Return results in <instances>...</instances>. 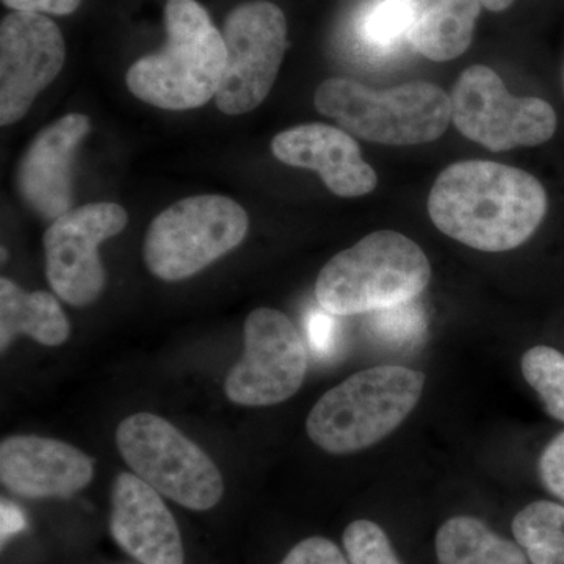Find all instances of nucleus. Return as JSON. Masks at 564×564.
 I'll use <instances>...</instances> for the list:
<instances>
[{
	"label": "nucleus",
	"instance_id": "7ed1b4c3",
	"mask_svg": "<svg viewBox=\"0 0 564 564\" xmlns=\"http://www.w3.org/2000/svg\"><path fill=\"white\" fill-rule=\"evenodd\" d=\"M430 280L432 265L414 240L395 231H378L323 267L315 299L337 317L370 314L413 302Z\"/></svg>",
	"mask_w": 564,
	"mask_h": 564
},
{
	"label": "nucleus",
	"instance_id": "20e7f679",
	"mask_svg": "<svg viewBox=\"0 0 564 564\" xmlns=\"http://www.w3.org/2000/svg\"><path fill=\"white\" fill-rule=\"evenodd\" d=\"M425 375L402 366L362 370L325 393L307 415L311 441L333 455L355 454L380 443L408 417Z\"/></svg>",
	"mask_w": 564,
	"mask_h": 564
},
{
	"label": "nucleus",
	"instance_id": "f257e3e1",
	"mask_svg": "<svg viewBox=\"0 0 564 564\" xmlns=\"http://www.w3.org/2000/svg\"><path fill=\"white\" fill-rule=\"evenodd\" d=\"M547 212L543 184L514 166L464 161L434 181L429 214L456 242L486 252L514 250L540 228Z\"/></svg>",
	"mask_w": 564,
	"mask_h": 564
},
{
	"label": "nucleus",
	"instance_id": "a211bd4d",
	"mask_svg": "<svg viewBox=\"0 0 564 564\" xmlns=\"http://www.w3.org/2000/svg\"><path fill=\"white\" fill-rule=\"evenodd\" d=\"M480 10L481 0H436L415 21L411 44L430 61H454L473 43Z\"/></svg>",
	"mask_w": 564,
	"mask_h": 564
},
{
	"label": "nucleus",
	"instance_id": "39448f33",
	"mask_svg": "<svg viewBox=\"0 0 564 564\" xmlns=\"http://www.w3.org/2000/svg\"><path fill=\"white\" fill-rule=\"evenodd\" d=\"M314 102L352 135L388 147L430 143L452 120L451 98L430 82L380 91L355 80L329 79L317 88Z\"/></svg>",
	"mask_w": 564,
	"mask_h": 564
},
{
	"label": "nucleus",
	"instance_id": "cd10ccee",
	"mask_svg": "<svg viewBox=\"0 0 564 564\" xmlns=\"http://www.w3.org/2000/svg\"><path fill=\"white\" fill-rule=\"evenodd\" d=\"M7 7L14 11H29V13H51L65 17L79 9L82 0H2Z\"/></svg>",
	"mask_w": 564,
	"mask_h": 564
},
{
	"label": "nucleus",
	"instance_id": "c756f323",
	"mask_svg": "<svg viewBox=\"0 0 564 564\" xmlns=\"http://www.w3.org/2000/svg\"><path fill=\"white\" fill-rule=\"evenodd\" d=\"M514 0H481V6L491 11H503L513 6Z\"/></svg>",
	"mask_w": 564,
	"mask_h": 564
},
{
	"label": "nucleus",
	"instance_id": "423d86ee",
	"mask_svg": "<svg viewBox=\"0 0 564 564\" xmlns=\"http://www.w3.org/2000/svg\"><path fill=\"white\" fill-rule=\"evenodd\" d=\"M248 226L247 212L226 196L181 199L152 220L144 237V263L159 280H187L239 247Z\"/></svg>",
	"mask_w": 564,
	"mask_h": 564
},
{
	"label": "nucleus",
	"instance_id": "f03ea898",
	"mask_svg": "<svg viewBox=\"0 0 564 564\" xmlns=\"http://www.w3.org/2000/svg\"><path fill=\"white\" fill-rule=\"evenodd\" d=\"M166 44L128 70L129 91L162 110H192L217 96L226 68L223 33L196 0H169Z\"/></svg>",
	"mask_w": 564,
	"mask_h": 564
},
{
	"label": "nucleus",
	"instance_id": "ddd939ff",
	"mask_svg": "<svg viewBox=\"0 0 564 564\" xmlns=\"http://www.w3.org/2000/svg\"><path fill=\"white\" fill-rule=\"evenodd\" d=\"M91 131L87 115L69 113L36 133L18 165L21 198L46 220H57L73 206L70 169L77 148Z\"/></svg>",
	"mask_w": 564,
	"mask_h": 564
},
{
	"label": "nucleus",
	"instance_id": "f8f14e48",
	"mask_svg": "<svg viewBox=\"0 0 564 564\" xmlns=\"http://www.w3.org/2000/svg\"><path fill=\"white\" fill-rule=\"evenodd\" d=\"M61 29L41 13L13 11L0 25V124L11 126L31 110L36 96L65 66Z\"/></svg>",
	"mask_w": 564,
	"mask_h": 564
},
{
	"label": "nucleus",
	"instance_id": "6ab92c4d",
	"mask_svg": "<svg viewBox=\"0 0 564 564\" xmlns=\"http://www.w3.org/2000/svg\"><path fill=\"white\" fill-rule=\"evenodd\" d=\"M440 564H529L525 552L469 516L448 519L436 534Z\"/></svg>",
	"mask_w": 564,
	"mask_h": 564
},
{
	"label": "nucleus",
	"instance_id": "0eeeda50",
	"mask_svg": "<svg viewBox=\"0 0 564 564\" xmlns=\"http://www.w3.org/2000/svg\"><path fill=\"white\" fill-rule=\"evenodd\" d=\"M117 445L133 474L173 502L196 511L220 502L225 484L217 464L165 419L129 415L118 426Z\"/></svg>",
	"mask_w": 564,
	"mask_h": 564
},
{
	"label": "nucleus",
	"instance_id": "4be33fe9",
	"mask_svg": "<svg viewBox=\"0 0 564 564\" xmlns=\"http://www.w3.org/2000/svg\"><path fill=\"white\" fill-rule=\"evenodd\" d=\"M417 0H375L361 21L362 40L377 51H389L408 36L421 17Z\"/></svg>",
	"mask_w": 564,
	"mask_h": 564
},
{
	"label": "nucleus",
	"instance_id": "9d476101",
	"mask_svg": "<svg viewBox=\"0 0 564 564\" xmlns=\"http://www.w3.org/2000/svg\"><path fill=\"white\" fill-rule=\"evenodd\" d=\"M306 372V344L291 318L259 307L245 322V351L226 377V397L240 406H272L295 395Z\"/></svg>",
	"mask_w": 564,
	"mask_h": 564
},
{
	"label": "nucleus",
	"instance_id": "412c9836",
	"mask_svg": "<svg viewBox=\"0 0 564 564\" xmlns=\"http://www.w3.org/2000/svg\"><path fill=\"white\" fill-rule=\"evenodd\" d=\"M521 369L545 413L564 423V352L549 345H536L522 356Z\"/></svg>",
	"mask_w": 564,
	"mask_h": 564
},
{
	"label": "nucleus",
	"instance_id": "393cba45",
	"mask_svg": "<svg viewBox=\"0 0 564 564\" xmlns=\"http://www.w3.org/2000/svg\"><path fill=\"white\" fill-rule=\"evenodd\" d=\"M336 317L323 307L306 315L307 344L317 358H333L339 347L340 329Z\"/></svg>",
	"mask_w": 564,
	"mask_h": 564
},
{
	"label": "nucleus",
	"instance_id": "a878e982",
	"mask_svg": "<svg viewBox=\"0 0 564 564\" xmlns=\"http://www.w3.org/2000/svg\"><path fill=\"white\" fill-rule=\"evenodd\" d=\"M538 474L544 488L564 503V430L545 445Z\"/></svg>",
	"mask_w": 564,
	"mask_h": 564
},
{
	"label": "nucleus",
	"instance_id": "1a4fd4ad",
	"mask_svg": "<svg viewBox=\"0 0 564 564\" xmlns=\"http://www.w3.org/2000/svg\"><path fill=\"white\" fill-rule=\"evenodd\" d=\"M226 68L215 102L223 113H250L272 91L288 47V22L280 7L252 0L236 7L223 29Z\"/></svg>",
	"mask_w": 564,
	"mask_h": 564
},
{
	"label": "nucleus",
	"instance_id": "5701e85b",
	"mask_svg": "<svg viewBox=\"0 0 564 564\" xmlns=\"http://www.w3.org/2000/svg\"><path fill=\"white\" fill-rule=\"evenodd\" d=\"M370 314V332L386 347L411 348L425 336L426 315L417 300Z\"/></svg>",
	"mask_w": 564,
	"mask_h": 564
},
{
	"label": "nucleus",
	"instance_id": "c85d7f7f",
	"mask_svg": "<svg viewBox=\"0 0 564 564\" xmlns=\"http://www.w3.org/2000/svg\"><path fill=\"white\" fill-rule=\"evenodd\" d=\"M24 525L25 519L20 508L14 507L13 503L2 502V541L11 534L21 532Z\"/></svg>",
	"mask_w": 564,
	"mask_h": 564
},
{
	"label": "nucleus",
	"instance_id": "2eb2a0df",
	"mask_svg": "<svg viewBox=\"0 0 564 564\" xmlns=\"http://www.w3.org/2000/svg\"><path fill=\"white\" fill-rule=\"evenodd\" d=\"M272 152L284 165L317 172L326 187L343 198L367 195L378 184L356 140L334 126L313 122L288 129L274 137Z\"/></svg>",
	"mask_w": 564,
	"mask_h": 564
},
{
	"label": "nucleus",
	"instance_id": "b1692460",
	"mask_svg": "<svg viewBox=\"0 0 564 564\" xmlns=\"http://www.w3.org/2000/svg\"><path fill=\"white\" fill-rule=\"evenodd\" d=\"M344 547L350 564H402L384 530L366 519L345 529Z\"/></svg>",
	"mask_w": 564,
	"mask_h": 564
},
{
	"label": "nucleus",
	"instance_id": "dca6fc26",
	"mask_svg": "<svg viewBox=\"0 0 564 564\" xmlns=\"http://www.w3.org/2000/svg\"><path fill=\"white\" fill-rule=\"evenodd\" d=\"M110 530L141 564H184L180 529L159 492L135 474H121L111 491Z\"/></svg>",
	"mask_w": 564,
	"mask_h": 564
},
{
	"label": "nucleus",
	"instance_id": "4468645a",
	"mask_svg": "<svg viewBox=\"0 0 564 564\" xmlns=\"http://www.w3.org/2000/svg\"><path fill=\"white\" fill-rule=\"evenodd\" d=\"M95 463L79 448L40 436H11L0 444V480L25 499L70 497L90 484Z\"/></svg>",
	"mask_w": 564,
	"mask_h": 564
},
{
	"label": "nucleus",
	"instance_id": "bb28decb",
	"mask_svg": "<svg viewBox=\"0 0 564 564\" xmlns=\"http://www.w3.org/2000/svg\"><path fill=\"white\" fill-rule=\"evenodd\" d=\"M281 564H347L343 552L326 538H307L289 552Z\"/></svg>",
	"mask_w": 564,
	"mask_h": 564
},
{
	"label": "nucleus",
	"instance_id": "9b49d317",
	"mask_svg": "<svg viewBox=\"0 0 564 564\" xmlns=\"http://www.w3.org/2000/svg\"><path fill=\"white\" fill-rule=\"evenodd\" d=\"M124 207L91 203L54 220L43 237L46 276L58 299L82 307L95 303L106 288L99 245L128 226Z\"/></svg>",
	"mask_w": 564,
	"mask_h": 564
},
{
	"label": "nucleus",
	"instance_id": "6e6552de",
	"mask_svg": "<svg viewBox=\"0 0 564 564\" xmlns=\"http://www.w3.org/2000/svg\"><path fill=\"white\" fill-rule=\"evenodd\" d=\"M451 106L456 129L491 151L538 147L554 137L558 124L551 104L511 95L499 74L485 65L463 70Z\"/></svg>",
	"mask_w": 564,
	"mask_h": 564
},
{
	"label": "nucleus",
	"instance_id": "f3484780",
	"mask_svg": "<svg viewBox=\"0 0 564 564\" xmlns=\"http://www.w3.org/2000/svg\"><path fill=\"white\" fill-rule=\"evenodd\" d=\"M70 333L61 303L47 292H25L9 278L0 280V347L7 350L14 337L28 334L36 343L58 347Z\"/></svg>",
	"mask_w": 564,
	"mask_h": 564
},
{
	"label": "nucleus",
	"instance_id": "aec40b11",
	"mask_svg": "<svg viewBox=\"0 0 564 564\" xmlns=\"http://www.w3.org/2000/svg\"><path fill=\"white\" fill-rule=\"evenodd\" d=\"M513 534L532 564H564V505L538 500L513 519Z\"/></svg>",
	"mask_w": 564,
	"mask_h": 564
}]
</instances>
